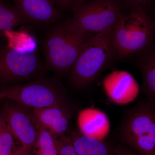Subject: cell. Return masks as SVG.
Wrapping results in <instances>:
<instances>
[{"mask_svg":"<svg viewBox=\"0 0 155 155\" xmlns=\"http://www.w3.org/2000/svg\"><path fill=\"white\" fill-rule=\"evenodd\" d=\"M4 34L8 44L0 48V86H11L38 78L43 66L34 39L13 30Z\"/></svg>","mask_w":155,"mask_h":155,"instance_id":"6da1fadb","label":"cell"},{"mask_svg":"<svg viewBox=\"0 0 155 155\" xmlns=\"http://www.w3.org/2000/svg\"><path fill=\"white\" fill-rule=\"evenodd\" d=\"M155 36V23L140 6L122 14L111 32L116 56L120 59L143 52L150 47Z\"/></svg>","mask_w":155,"mask_h":155,"instance_id":"7a4b0ae2","label":"cell"},{"mask_svg":"<svg viewBox=\"0 0 155 155\" xmlns=\"http://www.w3.org/2000/svg\"><path fill=\"white\" fill-rule=\"evenodd\" d=\"M87 35L74 29L67 22L51 31L44 43L47 68L60 74L70 70L88 39Z\"/></svg>","mask_w":155,"mask_h":155,"instance_id":"3957f363","label":"cell"},{"mask_svg":"<svg viewBox=\"0 0 155 155\" xmlns=\"http://www.w3.org/2000/svg\"><path fill=\"white\" fill-rule=\"evenodd\" d=\"M116 56L111 33L96 34L84 45L70 69V79L76 87L91 83Z\"/></svg>","mask_w":155,"mask_h":155,"instance_id":"277c9868","label":"cell"},{"mask_svg":"<svg viewBox=\"0 0 155 155\" xmlns=\"http://www.w3.org/2000/svg\"><path fill=\"white\" fill-rule=\"evenodd\" d=\"M122 140L141 155H155V106L137 104L126 115L120 130Z\"/></svg>","mask_w":155,"mask_h":155,"instance_id":"5b68a950","label":"cell"},{"mask_svg":"<svg viewBox=\"0 0 155 155\" xmlns=\"http://www.w3.org/2000/svg\"><path fill=\"white\" fill-rule=\"evenodd\" d=\"M122 14L116 0H91L74 9L72 18L67 22L86 34L111 33Z\"/></svg>","mask_w":155,"mask_h":155,"instance_id":"8992f818","label":"cell"},{"mask_svg":"<svg viewBox=\"0 0 155 155\" xmlns=\"http://www.w3.org/2000/svg\"><path fill=\"white\" fill-rule=\"evenodd\" d=\"M0 97L33 110L52 107H69L61 89L52 82L42 79L0 87Z\"/></svg>","mask_w":155,"mask_h":155,"instance_id":"52a82bcc","label":"cell"},{"mask_svg":"<svg viewBox=\"0 0 155 155\" xmlns=\"http://www.w3.org/2000/svg\"><path fill=\"white\" fill-rule=\"evenodd\" d=\"M6 100L1 104L0 113L15 138L22 144L23 151L28 155L36 144L38 122L31 109Z\"/></svg>","mask_w":155,"mask_h":155,"instance_id":"ba28073f","label":"cell"},{"mask_svg":"<svg viewBox=\"0 0 155 155\" xmlns=\"http://www.w3.org/2000/svg\"><path fill=\"white\" fill-rule=\"evenodd\" d=\"M104 86L110 99L118 104H126L133 101L139 93L136 81L125 71H116L109 74L104 81Z\"/></svg>","mask_w":155,"mask_h":155,"instance_id":"9c48e42d","label":"cell"},{"mask_svg":"<svg viewBox=\"0 0 155 155\" xmlns=\"http://www.w3.org/2000/svg\"><path fill=\"white\" fill-rule=\"evenodd\" d=\"M27 21L49 24L59 17L55 6L49 0H10Z\"/></svg>","mask_w":155,"mask_h":155,"instance_id":"30bf717a","label":"cell"},{"mask_svg":"<svg viewBox=\"0 0 155 155\" xmlns=\"http://www.w3.org/2000/svg\"><path fill=\"white\" fill-rule=\"evenodd\" d=\"M38 122L55 137L65 135L71 117L70 107H52L33 109Z\"/></svg>","mask_w":155,"mask_h":155,"instance_id":"8fae6325","label":"cell"},{"mask_svg":"<svg viewBox=\"0 0 155 155\" xmlns=\"http://www.w3.org/2000/svg\"><path fill=\"white\" fill-rule=\"evenodd\" d=\"M78 124L82 134L100 140L109 130L107 116L96 109L90 108L81 111L78 115Z\"/></svg>","mask_w":155,"mask_h":155,"instance_id":"7c38bea8","label":"cell"},{"mask_svg":"<svg viewBox=\"0 0 155 155\" xmlns=\"http://www.w3.org/2000/svg\"><path fill=\"white\" fill-rule=\"evenodd\" d=\"M139 61L143 78L142 90L150 101L155 100V48L145 51Z\"/></svg>","mask_w":155,"mask_h":155,"instance_id":"4fadbf2b","label":"cell"},{"mask_svg":"<svg viewBox=\"0 0 155 155\" xmlns=\"http://www.w3.org/2000/svg\"><path fill=\"white\" fill-rule=\"evenodd\" d=\"M72 140L78 155H113L109 147L93 137L76 133H72Z\"/></svg>","mask_w":155,"mask_h":155,"instance_id":"5bb4252c","label":"cell"},{"mask_svg":"<svg viewBox=\"0 0 155 155\" xmlns=\"http://www.w3.org/2000/svg\"><path fill=\"white\" fill-rule=\"evenodd\" d=\"M27 21L13 4L0 0V32L13 30Z\"/></svg>","mask_w":155,"mask_h":155,"instance_id":"9a60e30c","label":"cell"},{"mask_svg":"<svg viewBox=\"0 0 155 155\" xmlns=\"http://www.w3.org/2000/svg\"><path fill=\"white\" fill-rule=\"evenodd\" d=\"M15 140L5 120L0 113V155H28L22 147L17 148Z\"/></svg>","mask_w":155,"mask_h":155,"instance_id":"2e32d148","label":"cell"},{"mask_svg":"<svg viewBox=\"0 0 155 155\" xmlns=\"http://www.w3.org/2000/svg\"><path fill=\"white\" fill-rule=\"evenodd\" d=\"M38 124V135L35 144L37 155H60L59 144L55 137Z\"/></svg>","mask_w":155,"mask_h":155,"instance_id":"e0dca14e","label":"cell"},{"mask_svg":"<svg viewBox=\"0 0 155 155\" xmlns=\"http://www.w3.org/2000/svg\"><path fill=\"white\" fill-rule=\"evenodd\" d=\"M58 140L60 155H78L73 146L72 139L65 135L60 136Z\"/></svg>","mask_w":155,"mask_h":155,"instance_id":"ac0fdd59","label":"cell"},{"mask_svg":"<svg viewBox=\"0 0 155 155\" xmlns=\"http://www.w3.org/2000/svg\"><path fill=\"white\" fill-rule=\"evenodd\" d=\"M54 5L65 9H74L91 0H49Z\"/></svg>","mask_w":155,"mask_h":155,"instance_id":"d6986e66","label":"cell"},{"mask_svg":"<svg viewBox=\"0 0 155 155\" xmlns=\"http://www.w3.org/2000/svg\"><path fill=\"white\" fill-rule=\"evenodd\" d=\"M116 155H141L132 152L129 149L123 147H117L114 150Z\"/></svg>","mask_w":155,"mask_h":155,"instance_id":"ffe728a7","label":"cell"},{"mask_svg":"<svg viewBox=\"0 0 155 155\" xmlns=\"http://www.w3.org/2000/svg\"><path fill=\"white\" fill-rule=\"evenodd\" d=\"M123 2L127 5L131 6L132 7L140 6L143 4H145L148 1V0H122Z\"/></svg>","mask_w":155,"mask_h":155,"instance_id":"44dd1931","label":"cell"},{"mask_svg":"<svg viewBox=\"0 0 155 155\" xmlns=\"http://www.w3.org/2000/svg\"><path fill=\"white\" fill-rule=\"evenodd\" d=\"M1 100H2V99L1 98V97H0V101H1Z\"/></svg>","mask_w":155,"mask_h":155,"instance_id":"7402d4cb","label":"cell"}]
</instances>
